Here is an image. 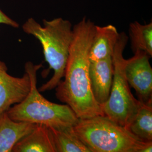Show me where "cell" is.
I'll return each instance as SVG.
<instances>
[{"label": "cell", "mask_w": 152, "mask_h": 152, "mask_svg": "<svg viewBox=\"0 0 152 152\" xmlns=\"http://www.w3.org/2000/svg\"><path fill=\"white\" fill-rule=\"evenodd\" d=\"M0 24H4L11 26L12 27L18 28L19 25L15 21L11 19L10 18L7 16L0 9Z\"/></svg>", "instance_id": "cell-15"}, {"label": "cell", "mask_w": 152, "mask_h": 152, "mask_svg": "<svg viewBox=\"0 0 152 152\" xmlns=\"http://www.w3.org/2000/svg\"><path fill=\"white\" fill-rule=\"evenodd\" d=\"M120 33L111 24L103 27L95 25V32L89 52L90 63L112 57Z\"/></svg>", "instance_id": "cell-10"}, {"label": "cell", "mask_w": 152, "mask_h": 152, "mask_svg": "<svg viewBox=\"0 0 152 152\" xmlns=\"http://www.w3.org/2000/svg\"><path fill=\"white\" fill-rule=\"evenodd\" d=\"M42 66L31 61L25 64V72L31 79V89L21 102L12 106L7 111L14 121H23L49 127L61 128L75 126L79 118L66 104L50 102L41 94L37 87V72Z\"/></svg>", "instance_id": "cell-4"}, {"label": "cell", "mask_w": 152, "mask_h": 152, "mask_svg": "<svg viewBox=\"0 0 152 152\" xmlns=\"http://www.w3.org/2000/svg\"><path fill=\"white\" fill-rule=\"evenodd\" d=\"M125 127L142 140L152 141V101L141 103Z\"/></svg>", "instance_id": "cell-12"}, {"label": "cell", "mask_w": 152, "mask_h": 152, "mask_svg": "<svg viewBox=\"0 0 152 152\" xmlns=\"http://www.w3.org/2000/svg\"><path fill=\"white\" fill-rule=\"evenodd\" d=\"M91 152H151L152 141H144L105 115L79 119L73 126Z\"/></svg>", "instance_id": "cell-3"}, {"label": "cell", "mask_w": 152, "mask_h": 152, "mask_svg": "<svg viewBox=\"0 0 152 152\" xmlns=\"http://www.w3.org/2000/svg\"><path fill=\"white\" fill-rule=\"evenodd\" d=\"M43 24L29 18L22 27L24 32L39 41L49 70L54 71L51 79L38 88L40 92L55 89L64 77L73 33L71 22L62 18L44 20Z\"/></svg>", "instance_id": "cell-2"}, {"label": "cell", "mask_w": 152, "mask_h": 152, "mask_svg": "<svg viewBox=\"0 0 152 152\" xmlns=\"http://www.w3.org/2000/svg\"><path fill=\"white\" fill-rule=\"evenodd\" d=\"M129 39L124 32L120 33L112 57L113 76L110 95L107 102L101 107L104 115L124 127L136 113L141 103L132 95L125 76L126 59L124 51Z\"/></svg>", "instance_id": "cell-5"}, {"label": "cell", "mask_w": 152, "mask_h": 152, "mask_svg": "<svg viewBox=\"0 0 152 152\" xmlns=\"http://www.w3.org/2000/svg\"><path fill=\"white\" fill-rule=\"evenodd\" d=\"M126 59L125 76L130 87L136 92L138 100L142 103L152 101V68L151 58L146 53L137 51Z\"/></svg>", "instance_id": "cell-6"}, {"label": "cell", "mask_w": 152, "mask_h": 152, "mask_svg": "<svg viewBox=\"0 0 152 152\" xmlns=\"http://www.w3.org/2000/svg\"><path fill=\"white\" fill-rule=\"evenodd\" d=\"M74 126L61 128L49 127L56 152H91L77 136Z\"/></svg>", "instance_id": "cell-13"}, {"label": "cell", "mask_w": 152, "mask_h": 152, "mask_svg": "<svg viewBox=\"0 0 152 152\" xmlns=\"http://www.w3.org/2000/svg\"><path fill=\"white\" fill-rule=\"evenodd\" d=\"M7 71L5 63L0 60V114L21 102L31 89V79L27 72L22 77H15Z\"/></svg>", "instance_id": "cell-7"}, {"label": "cell", "mask_w": 152, "mask_h": 152, "mask_svg": "<svg viewBox=\"0 0 152 152\" xmlns=\"http://www.w3.org/2000/svg\"><path fill=\"white\" fill-rule=\"evenodd\" d=\"M133 53L141 51L152 56V23L142 24L137 21L131 23L129 37Z\"/></svg>", "instance_id": "cell-14"}, {"label": "cell", "mask_w": 152, "mask_h": 152, "mask_svg": "<svg viewBox=\"0 0 152 152\" xmlns=\"http://www.w3.org/2000/svg\"><path fill=\"white\" fill-rule=\"evenodd\" d=\"M38 125L14 121L7 112L0 114V152H12L16 144Z\"/></svg>", "instance_id": "cell-9"}, {"label": "cell", "mask_w": 152, "mask_h": 152, "mask_svg": "<svg viewBox=\"0 0 152 152\" xmlns=\"http://www.w3.org/2000/svg\"><path fill=\"white\" fill-rule=\"evenodd\" d=\"M12 152H56L50 129L38 125L16 144Z\"/></svg>", "instance_id": "cell-11"}, {"label": "cell", "mask_w": 152, "mask_h": 152, "mask_svg": "<svg viewBox=\"0 0 152 152\" xmlns=\"http://www.w3.org/2000/svg\"><path fill=\"white\" fill-rule=\"evenodd\" d=\"M95 28V24L86 18L73 26L64 80L55 88L56 97L68 105L79 119L104 115L92 96L89 81V52Z\"/></svg>", "instance_id": "cell-1"}, {"label": "cell", "mask_w": 152, "mask_h": 152, "mask_svg": "<svg viewBox=\"0 0 152 152\" xmlns=\"http://www.w3.org/2000/svg\"><path fill=\"white\" fill-rule=\"evenodd\" d=\"M113 76V64L112 57L90 63L89 66L90 88L93 97L100 107L108 100Z\"/></svg>", "instance_id": "cell-8"}]
</instances>
